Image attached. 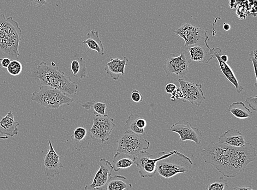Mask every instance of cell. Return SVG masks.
I'll use <instances>...</instances> for the list:
<instances>
[{
	"instance_id": "cell-1",
	"label": "cell",
	"mask_w": 257,
	"mask_h": 190,
	"mask_svg": "<svg viewBox=\"0 0 257 190\" xmlns=\"http://www.w3.org/2000/svg\"><path fill=\"white\" fill-rule=\"evenodd\" d=\"M206 163L210 164L220 173L227 177L240 174L256 157L253 146L247 143L240 147H234L217 142L208 145L201 151Z\"/></svg>"
},
{
	"instance_id": "cell-2",
	"label": "cell",
	"mask_w": 257,
	"mask_h": 190,
	"mask_svg": "<svg viewBox=\"0 0 257 190\" xmlns=\"http://www.w3.org/2000/svg\"><path fill=\"white\" fill-rule=\"evenodd\" d=\"M22 35L19 23L13 17L7 19L5 15H0V61L5 58L18 61Z\"/></svg>"
},
{
	"instance_id": "cell-3",
	"label": "cell",
	"mask_w": 257,
	"mask_h": 190,
	"mask_svg": "<svg viewBox=\"0 0 257 190\" xmlns=\"http://www.w3.org/2000/svg\"><path fill=\"white\" fill-rule=\"evenodd\" d=\"M37 76L41 85L56 88L64 93L74 95L78 90V85L53 62L51 66L45 62H41L37 66Z\"/></svg>"
},
{
	"instance_id": "cell-4",
	"label": "cell",
	"mask_w": 257,
	"mask_h": 190,
	"mask_svg": "<svg viewBox=\"0 0 257 190\" xmlns=\"http://www.w3.org/2000/svg\"><path fill=\"white\" fill-rule=\"evenodd\" d=\"M193 163L188 157L176 151L171 156L161 160L157 163V171L160 176L165 179L188 172Z\"/></svg>"
},
{
	"instance_id": "cell-5",
	"label": "cell",
	"mask_w": 257,
	"mask_h": 190,
	"mask_svg": "<svg viewBox=\"0 0 257 190\" xmlns=\"http://www.w3.org/2000/svg\"><path fill=\"white\" fill-rule=\"evenodd\" d=\"M33 102L37 103L48 109H58L62 105H70L74 102V98H70L65 93L47 86L41 85L39 91L32 94Z\"/></svg>"
},
{
	"instance_id": "cell-6",
	"label": "cell",
	"mask_w": 257,
	"mask_h": 190,
	"mask_svg": "<svg viewBox=\"0 0 257 190\" xmlns=\"http://www.w3.org/2000/svg\"><path fill=\"white\" fill-rule=\"evenodd\" d=\"M172 151L168 153L161 152L158 157L153 158V155L146 151H142L133 157L134 163L139 169V173L142 178H151L157 173V163L161 160L169 157L176 153Z\"/></svg>"
},
{
	"instance_id": "cell-7",
	"label": "cell",
	"mask_w": 257,
	"mask_h": 190,
	"mask_svg": "<svg viewBox=\"0 0 257 190\" xmlns=\"http://www.w3.org/2000/svg\"><path fill=\"white\" fill-rule=\"evenodd\" d=\"M150 142L130 131H125L117 141V152L134 157L142 151H145L150 147Z\"/></svg>"
},
{
	"instance_id": "cell-8",
	"label": "cell",
	"mask_w": 257,
	"mask_h": 190,
	"mask_svg": "<svg viewBox=\"0 0 257 190\" xmlns=\"http://www.w3.org/2000/svg\"><path fill=\"white\" fill-rule=\"evenodd\" d=\"M191 61L188 53L185 50L179 56L170 53L166 58L163 69L167 76L175 74L183 78L190 72Z\"/></svg>"
},
{
	"instance_id": "cell-9",
	"label": "cell",
	"mask_w": 257,
	"mask_h": 190,
	"mask_svg": "<svg viewBox=\"0 0 257 190\" xmlns=\"http://www.w3.org/2000/svg\"><path fill=\"white\" fill-rule=\"evenodd\" d=\"M174 33L184 40V47L204 44L209 40L205 30L189 23L183 24Z\"/></svg>"
},
{
	"instance_id": "cell-10",
	"label": "cell",
	"mask_w": 257,
	"mask_h": 190,
	"mask_svg": "<svg viewBox=\"0 0 257 190\" xmlns=\"http://www.w3.org/2000/svg\"><path fill=\"white\" fill-rule=\"evenodd\" d=\"M115 126L113 119L108 115L95 116L89 133L92 138L100 140L101 144H103L109 140L112 130Z\"/></svg>"
},
{
	"instance_id": "cell-11",
	"label": "cell",
	"mask_w": 257,
	"mask_h": 190,
	"mask_svg": "<svg viewBox=\"0 0 257 190\" xmlns=\"http://www.w3.org/2000/svg\"><path fill=\"white\" fill-rule=\"evenodd\" d=\"M178 81L183 92V103L189 102L193 105L200 106L206 100L201 84H195L182 79H179Z\"/></svg>"
},
{
	"instance_id": "cell-12",
	"label": "cell",
	"mask_w": 257,
	"mask_h": 190,
	"mask_svg": "<svg viewBox=\"0 0 257 190\" xmlns=\"http://www.w3.org/2000/svg\"><path fill=\"white\" fill-rule=\"evenodd\" d=\"M99 169L97 171L93 181L85 187V190H103L111 176L113 167L111 163L105 158H101L98 162Z\"/></svg>"
},
{
	"instance_id": "cell-13",
	"label": "cell",
	"mask_w": 257,
	"mask_h": 190,
	"mask_svg": "<svg viewBox=\"0 0 257 190\" xmlns=\"http://www.w3.org/2000/svg\"><path fill=\"white\" fill-rule=\"evenodd\" d=\"M170 130L177 133L180 136L182 141H192L197 145H200L201 142L202 135L200 130L191 126L189 122L179 121L172 125Z\"/></svg>"
},
{
	"instance_id": "cell-14",
	"label": "cell",
	"mask_w": 257,
	"mask_h": 190,
	"mask_svg": "<svg viewBox=\"0 0 257 190\" xmlns=\"http://www.w3.org/2000/svg\"><path fill=\"white\" fill-rule=\"evenodd\" d=\"M49 142L50 149L46 154L44 159L45 174L47 176L52 178L59 174V169H64V166L61 161V157L54 149L51 141Z\"/></svg>"
},
{
	"instance_id": "cell-15",
	"label": "cell",
	"mask_w": 257,
	"mask_h": 190,
	"mask_svg": "<svg viewBox=\"0 0 257 190\" xmlns=\"http://www.w3.org/2000/svg\"><path fill=\"white\" fill-rule=\"evenodd\" d=\"M210 53L214 58L217 59L221 71H222L225 78L235 87L237 93H240L244 90V88L238 81L231 68L227 63L224 62L220 59V57L222 55V50L218 47H214V48L210 49Z\"/></svg>"
},
{
	"instance_id": "cell-16",
	"label": "cell",
	"mask_w": 257,
	"mask_h": 190,
	"mask_svg": "<svg viewBox=\"0 0 257 190\" xmlns=\"http://www.w3.org/2000/svg\"><path fill=\"white\" fill-rule=\"evenodd\" d=\"M210 49L206 41L204 44L188 46L187 52L191 61L207 64L214 58L211 55Z\"/></svg>"
},
{
	"instance_id": "cell-17",
	"label": "cell",
	"mask_w": 257,
	"mask_h": 190,
	"mask_svg": "<svg viewBox=\"0 0 257 190\" xmlns=\"http://www.w3.org/2000/svg\"><path fill=\"white\" fill-rule=\"evenodd\" d=\"M128 62L127 57H123L122 60L118 58H111L104 68L106 74L113 80L117 81L119 76L123 75L125 66Z\"/></svg>"
},
{
	"instance_id": "cell-18",
	"label": "cell",
	"mask_w": 257,
	"mask_h": 190,
	"mask_svg": "<svg viewBox=\"0 0 257 190\" xmlns=\"http://www.w3.org/2000/svg\"><path fill=\"white\" fill-rule=\"evenodd\" d=\"M220 143L234 147H240L247 143L242 133L238 130L231 129L227 130L219 138Z\"/></svg>"
},
{
	"instance_id": "cell-19",
	"label": "cell",
	"mask_w": 257,
	"mask_h": 190,
	"mask_svg": "<svg viewBox=\"0 0 257 190\" xmlns=\"http://www.w3.org/2000/svg\"><path fill=\"white\" fill-rule=\"evenodd\" d=\"M20 123L15 121L14 113L10 111L0 121V133L9 137H14L19 134Z\"/></svg>"
},
{
	"instance_id": "cell-20",
	"label": "cell",
	"mask_w": 257,
	"mask_h": 190,
	"mask_svg": "<svg viewBox=\"0 0 257 190\" xmlns=\"http://www.w3.org/2000/svg\"><path fill=\"white\" fill-rule=\"evenodd\" d=\"M83 44H86L88 50L96 51L99 55H104V46L99 36V32L92 30L87 34V39L83 41Z\"/></svg>"
},
{
	"instance_id": "cell-21",
	"label": "cell",
	"mask_w": 257,
	"mask_h": 190,
	"mask_svg": "<svg viewBox=\"0 0 257 190\" xmlns=\"http://www.w3.org/2000/svg\"><path fill=\"white\" fill-rule=\"evenodd\" d=\"M87 134V130L80 127L75 129L73 135L71 136V143L77 151L84 149L88 146Z\"/></svg>"
},
{
	"instance_id": "cell-22",
	"label": "cell",
	"mask_w": 257,
	"mask_h": 190,
	"mask_svg": "<svg viewBox=\"0 0 257 190\" xmlns=\"http://www.w3.org/2000/svg\"><path fill=\"white\" fill-rule=\"evenodd\" d=\"M113 170L117 172L120 169H125L131 167L134 163L133 157L126 154L117 152L113 157Z\"/></svg>"
},
{
	"instance_id": "cell-23",
	"label": "cell",
	"mask_w": 257,
	"mask_h": 190,
	"mask_svg": "<svg viewBox=\"0 0 257 190\" xmlns=\"http://www.w3.org/2000/svg\"><path fill=\"white\" fill-rule=\"evenodd\" d=\"M70 69L76 78L82 79L87 74L86 62L81 57L75 56L70 64Z\"/></svg>"
},
{
	"instance_id": "cell-24",
	"label": "cell",
	"mask_w": 257,
	"mask_h": 190,
	"mask_svg": "<svg viewBox=\"0 0 257 190\" xmlns=\"http://www.w3.org/2000/svg\"><path fill=\"white\" fill-rule=\"evenodd\" d=\"M126 180V177L122 175L111 176L105 188L106 190H124L132 188V184L125 182Z\"/></svg>"
},
{
	"instance_id": "cell-25",
	"label": "cell",
	"mask_w": 257,
	"mask_h": 190,
	"mask_svg": "<svg viewBox=\"0 0 257 190\" xmlns=\"http://www.w3.org/2000/svg\"><path fill=\"white\" fill-rule=\"evenodd\" d=\"M231 114L238 119H246L252 116V113L242 102H235L229 107Z\"/></svg>"
},
{
	"instance_id": "cell-26",
	"label": "cell",
	"mask_w": 257,
	"mask_h": 190,
	"mask_svg": "<svg viewBox=\"0 0 257 190\" xmlns=\"http://www.w3.org/2000/svg\"><path fill=\"white\" fill-rule=\"evenodd\" d=\"M86 110H92L95 116H103L105 115L107 106L106 104L97 102L96 101H89L81 106Z\"/></svg>"
},
{
	"instance_id": "cell-27",
	"label": "cell",
	"mask_w": 257,
	"mask_h": 190,
	"mask_svg": "<svg viewBox=\"0 0 257 190\" xmlns=\"http://www.w3.org/2000/svg\"><path fill=\"white\" fill-rule=\"evenodd\" d=\"M140 117L138 114H131L128 116L124 126L126 131H130L140 135L146 134L145 129H140L137 126L136 121Z\"/></svg>"
},
{
	"instance_id": "cell-28",
	"label": "cell",
	"mask_w": 257,
	"mask_h": 190,
	"mask_svg": "<svg viewBox=\"0 0 257 190\" xmlns=\"http://www.w3.org/2000/svg\"><path fill=\"white\" fill-rule=\"evenodd\" d=\"M23 69L22 63L19 61H11L7 68L8 72L11 75L17 76L20 75Z\"/></svg>"
},
{
	"instance_id": "cell-29",
	"label": "cell",
	"mask_w": 257,
	"mask_h": 190,
	"mask_svg": "<svg viewBox=\"0 0 257 190\" xmlns=\"http://www.w3.org/2000/svg\"><path fill=\"white\" fill-rule=\"evenodd\" d=\"M227 186L228 185L226 181L223 177H220L219 181L213 182L209 185L208 190H224Z\"/></svg>"
},
{
	"instance_id": "cell-30",
	"label": "cell",
	"mask_w": 257,
	"mask_h": 190,
	"mask_svg": "<svg viewBox=\"0 0 257 190\" xmlns=\"http://www.w3.org/2000/svg\"><path fill=\"white\" fill-rule=\"evenodd\" d=\"M249 61H251L253 63V67L254 69V72L255 77V86L256 87V83H257V78H256V66H257V54H256V50H255L254 51H250L249 53Z\"/></svg>"
},
{
	"instance_id": "cell-31",
	"label": "cell",
	"mask_w": 257,
	"mask_h": 190,
	"mask_svg": "<svg viewBox=\"0 0 257 190\" xmlns=\"http://www.w3.org/2000/svg\"><path fill=\"white\" fill-rule=\"evenodd\" d=\"M131 99L135 103H141L143 102V97L140 92L137 90H134L131 92Z\"/></svg>"
},
{
	"instance_id": "cell-32",
	"label": "cell",
	"mask_w": 257,
	"mask_h": 190,
	"mask_svg": "<svg viewBox=\"0 0 257 190\" xmlns=\"http://www.w3.org/2000/svg\"><path fill=\"white\" fill-rule=\"evenodd\" d=\"M257 96L254 97H249L246 99V103L249 108L254 111H257Z\"/></svg>"
},
{
	"instance_id": "cell-33",
	"label": "cell",
	"mask_w": 257,
	"mask_h": 190,
	"mask_svg": "<svg viewBox=\"0 0 257 190\" xmlns=\"http://www.w3.org/2000/svg\"><path fill=\"white\" fill-rule=\"evenodd\" d=\"M170 99L172 102H175L178 100H182L183 98V92L180 87H177L176 91L171 94Z\"/></svg>"
},
{
	"instance_id": "cell-34",
	"label": "cell",
	"mask_w": 257,
	"mask_h": 190,
	"mask_svg": "<svg viewBox=\"0 0 257 190\" xmlns=\"http://www.w3.org/2000/svg\"><path fill=\"white\" fill-rule=\"evenodd\" d=\"M177 88L176 84H173V83H169L165 86V91L167 93L171 94L176 91Z\"/></svg>"
},
{
	"instance_id": "cell-35",
	"label": "cell",
	"mask_w": 257,
	"mask_h": 190,
	"mask_svg": "<svg viewBox=\"0 0 257 190\" xmlns=\"http://www.w3.org/2000/svg\"><path fill=\"white\" fill-rule=\"evenodd\" d=\"M137 126L140 129H145L147 126V122L141 117H140L136 121Z\"/></svg>"
},
{
	"instance_id": "cell-36",
	"label": "cell",
	"mask_w": 257,
	"mask_h": 190,
	"mask_svg": "<svg viewBox=\"0 0 257 190\" xmlns=\"http://www.w3.org/2000/svg\"><path fill=\"white\" fill-rule=\"evenodd\" d=\"M32 3L38 8L43 7L46 3L47 0H30Z\"/></svg>"
},
{
	"instance_id": "cell-37",
	"label": "cell",
	"mask_w": 257,
	"mask_h": 190,
	"mask_svg": "<svg viewBox=\"0 0 257 190\" xmlns=\"http://www.w3.org/2000/svg\"><path fill=\"white\" fill-rule=\"evenodd\" d=\"M1 66L3 68H7L10 64L11 60L8 58H5L1 61Z\"/></svg>"
},
{
	"instance_id": "cell-38",
	"label": "cell",
	"mask_w": 257,
	"mask_h": 190,
	"mask_svg": "<svg viewBox=\"0 0 257 190\" xmlns=\"http://www.w3.org/2000/svg\"><path fill=\"white\" fill-rule=\"evenodd\" d=\"M233 190H254L251 186H238L235 187Z\"/></svg>"
},
{
	"instance_id": "cell-39",
	"label": "cell",
	"mask_w": 257,
	"mask_h": 190,
	"mask_svg": "<svg viewBox=\"0 0 257 190\" xmlns=\"http://www.w3.org/2000/svg\"><path fill=\"white\" fill-rule=\"evenodd\" d=\"M220 58L224 62L227 63V62L228 61V56L226 55H222L220 56Z\"/></svg>"
},
{
	"instance_id": "cell-40",
	"label": "cell",
	"mask_w": 257,
	"mask_h": 190,
	"mask_svg": "<svg viewBox=\"0 0 257 190\" xmlns=\"http://www.w3.org/2000/svg\"><path fill=\"white\" fill-rule=\"evenodd\" d=\"M230 26L229 25V24H224L223 28L225 31H229L230 29Z\"/></svg>"
},
{
	"instance_id": "cell-41",
	"label": "cell",
	"mask_w": 257,
	"mask_h": 190,
	"mask_svg": "<svg viewBox=\"0 0 257 190\" xmlns=\"http://www.w3.org/2000/svg\"><path fill=\"white\" fill-rule=\"evenodd\" d=\"M9 138V136H0V139H8Z\"/></svg>"
}]
</instances>
